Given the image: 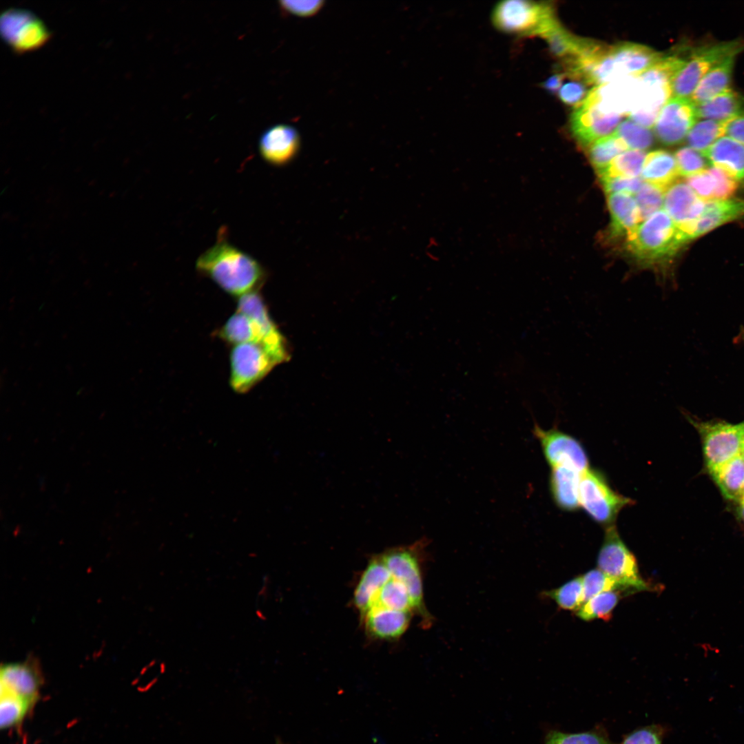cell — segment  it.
<instances>
[{
	"instance_id": "22",
	"label": "cell",
	"mask_w": 744,
	"mask_h": 744,
	"mask_svg": "<svg viewBox=\"0 0 744 744\" xmlns=\"http://www.w3.org/2000/svg\"><path fill=\"white\" fill-rule=\"evenodd\" d=\"M391 575L381 555L372 557L362 572L353 593V604L362 617L373 606Z\"/></svg>"
},
{
	"instance_id": "7",
	"label": "cell",
	"mask_w": 744,
	"mask_h": 744,
	"mask_svg": "<svg viewBox=\"0 0 744 744\" xmlns=\"http://www.w3.org/2000/svg\"><path fill=\"white\" fill-rule=\"evenodd\" d=\"M597 566L630 594L650 589L640 575L634 555L620 537L615 526L606 528Z\"/></svg>"
},
{
	"instance_id": "48",
	"label": "cell",
	"mask_w": 744,
	"mask_h": 744,
	"mask_svg": "<svg viewBox=\"0 0 744 744\" xmlns=\"http://www.w3.org/2000/svg\"><path fill=\"white\" fill-rule=\"evenodd\" d=\"M725 135L744 145V114L725 123Z\"/></svg>"
},
{
	"instance_id": "53",
	"label": "cell",
	"mask_w": 744,
	"mask_h": 744,
	"mask_svg": "<svg viewBox=\"0 0 744 744\" xmlns=\"http://www.w3.org/2000/svg\"><path fill=\"white\" fill-rule=\"evenodd\" d=\"M276 744H282V743L281 742H280V741H277Z\"/></svg>"
},
{
	"instance_id": "17",
	"label": "cell",
	"mask_w": 744,
	"mask_h": 744,
	"mask_svg": "<svg viewBox=\"0 0 744 744\" xmlns=\"http://www.w3.org/2000/svg\"><path fill=\"white\" fill-rule=\"evenodd\" d=\"M706 202L683 182H676L665 192L663 208L687 242L693 225L702 214Z\"/></svg>"
},
{
	"instance_id": "21",
	"label": "cell",
	"mask_w": 744,
	"mask_h": 744,
	"mask_svg": "<svg viewBox=\"0 0 744 744\" xmlns=\"http://www.w3.org/2000/svg\"><path fill=\"white\" fill-rule=\"evenodd\" d=\"M685 183L705 202L730 198L738 189V181L723 170L707 167L704 171L688 177Z\"/></svg>"
},
{
	"instance_id": "9",
	"label": "cell",
	"mask_w": 744,
	"mask_h": 744,
	"mask_svg": "<svg viewBox=\"0 0 744 744\" xmlns=\"http://www.w3.org/2000/svg\"><path fill=\"white\" fill-rule=\"evenodd\" d=\"M278 364L265 348L257 343L231 346L229 379L231 389L243 394L262 380Z\"/></svg>"
},
{
	"instance_id": "26",
	"label": "cell",
	"mask_w": 744,
	"mask_h": 744,
	"mask_svg": "<svg viewBox=\"0 0 744 744\" xmlns=\"http://www.w3.org/2000/svg\"><path fill=\"white\" fill-rule=\"evenodd\" d=\"M641 176L644 182L666 191L680 176L674 155L663 149L650 152L645 158Z\"/></svg>"
},
{
	"instance_id": "37",
	"label": "cell",
	"mask_w": 744,
	"mask_h": 744,
	"mask_svg": "<svg viewBox=\"0 0 744 744\" xmlns=\"http://www.w3.org/2000/svg\"><path fill=\"white\" fill-rule=\"evenodd\" d=\"M620 592L608 591L592 597L577 610V617L586 621L597 619L609 620L620 599Z\"/></svg>"
},
{
	"instance_id": "8",
	"label": "cell",
	"mask_w": 744,
	"mask_h": 744,
	"mask_svg": "<svg viewBox=\"0 0 744 744\" xmlns=\"http://www.w3.org/2000/svg\"><path fill=\"white\" fill-rule=\"evenodd\" d=\"M743 49V43L732 40L694 50L672 81L674 96L690 98L699 81L709 70L727 57L738 55Z\"/></svg>"
},
{
	"instance_id": "25",
	"label": "cell",
	"mask_w": 744,
	"mask_h": 744,
	"mask_svg": "<svg viewBox=\"0 0 744 744\" xmlns=\"http://www.w3.org/2000/svg\"><path fill=\"white\" fill-rule=\"evenodd\" d=\"M703 156L713 167L723 170L736 181L744 180V145L736 141L723 136Z\"/></svg>"
},
{
	"instance_id": "45",
	"label": "cell",
	"mask_w": 744,
	"mask_h": 744,
	"mask_svg": "<svg viewBox=\"0 0 744 744\" xmlns=\"http://www.w3.org/2000/svg\"><path fill=\"white\" fill-rule=\"evenodd\" d=\"M601 181L608 195L614 193H626L633 195L638 192L643 183L640 177L624 176L601 178Z\"/></svg>"
},
{
	"instance_id": "14",
	"label": "cell",
	"mask_w": 744,
	"mask_h": 744,
	"mask_svg": "<svg viewBox=\"0 0 744 744\" xmlns=\"http://www.w3.org/2000/svg\"><path fill=\"white\" fill-rule=\"evenodd\" d=\"M43 679L28 661L6 663L0 670V699H10L32 708L40 695Z\"/></svg>"
},
{
	"instance_id": "32",
	"label": "cell",
	"mask_w": 744,
	"mask_h": 744,
	"mask_svg": "<svg viewBox=\"0 0 744 744\" xmlns=\"http://www.w3.org/2000/svg\"><path fill=\"white\" fill-rule=\"evenodd\" d=\"M552 55L563 61L575 58L588 45L590 39L579 38L570 33L559 24L544 38Z\"/></svg>"
},
{
	"instance_id": "49",
	"label": "cell",
	"mask_w": 744,
	"mask_h": 744,
	"mask_svg": "<svg viewBox=\"0 0 744 744\" xmlns=\"http://www.w3.org/2000/svg\"><path fill=\"white\" fill-rule=\"evenodd\" d=\"M565 73H557L550 76L544 83L543 87L550 93H555L560 89Z\"/></svg>"
},
{
	"instance_id": "28",
	"label": "cell",
	"mask_w": 744,
	"mask_h": 744,
	"mask_svg": "<svg viewBox=\"0 0 744 744\" xmlns=\"http://www.w3.org/2000/svg\"><path fill=\"white\" fill-rule=\"evenodd\" d=\"M736 54L731 55L714 66L701 79L690 99L696 104L703 103L730 89Z\"/></svg>"
},
{
	"instance_id": "29",
	"label": "cell",
	"mask_w": 744,
	"mask_h": 744,
	"mask_svg": "<svg viewBox=\"0 0 744 744\" xmlns=\"http://www.w3.org/2000/svg\"><path fill=\"white\" fill-rule=\"evenodd\" d=\"M696 105L701 119L725 123L744 114V99L731 88Z\"/></svg>"
},
{
	"instance_id": "30",
	"label": "cell",
	"mask_w": 744,
	"mask_h": 744,
	"mask_svg": "<svg viewBox=\"0 0 744 744\" xmlns=\"http://www.w3.org/2000/svg\"><path fill=\"white\" fill-rule=\"evenodd\" d=\"M217 335L231 346L243 343L262 345L258 325L250 317L238 311L229 316L218 331Z\"/></svg>"
},
{
	"instance_id": "38",
	"label": "cell",
	"mask_w": 744,
	"mask_h": 744,
	"mask_svg": "<svg viewBox=\"0 0 744 744\" xmlns=\"http://www.w3.org/2000/svg\"><path fill=\"white\" fill-rule=\"evenodd\" d=\"M645 156L644 151L628 149L614 158L608 167L598 175L600 178L614 176L639 177L641 174Z\"/></svg>"
},
{
	"instance_id": "39",
	"label": "cell",
	"mask_w": 744,
	"mask_h": 744,
	"mask_svg": "<svg viewBox=\"0 0 744 744\" xmlns=\"http://www.w3.org/2000/svg\"><path fill=\"white\" fill-rule=\"evenodd\" d=\"M542 596L554 601L568 610H578L585 603L582 577H575L561 586L542 592Z\"/></svg>"
},
{
	"instance_id": "47",
	"label": "cell",
	"mask_w": 744,
	"mask_h": 744,
	"mask_svg": "<svg viewBox=\"0 0 744 744\" xmlns=\"http://www.w3.org/2000/svg\"><path fill=\"white\" fill-rule=\"evenodd\" d=\"M280 3L286 11L304 17L315 14L322 6L321 1H283Z\"/></svg>"
},
{
	"instance_id": "20",
	"label": "cell",
	"mask_w": 744,
	"mask_h": 744,
	"mask_svg": "<svg viewBox=\"0 0 744 744\" xmlns=\"http://www.w3.org/2000/svg\"><path fill=\"white\" fill-rule=\"evenodd\" d=\"M413 613L382 607L369 609L362 617L366 632L377 639L395 640L406 631Z\"/></svg>"
},
{
	"instance_id": "24",
	"label": "cell",
	"mask_w": 744,
	"mask_h": 744,
	"mask_svg": "<svg viewBox=\"0 0 744 744\" xmlns=\"http://www.w3.org/2000/svg\"><path fill=\"white\" fill-rule=\"evenodd\" d=\"M581 474L569 466L550 468V491L554 502L561 510L572 512L580 506L579 490Z\"/></svg>"
},
{
	"instance_id": "1",
	"label": "cell",
	"mask_w": 744,
	"mask_h": 744,
	"mask_svg": "<svg viewBox=\"0 0 744 744\" xmlns=\"http://www.w3.org/2000/svg\"><path fill=\"white\" fill-rule=\"evenodd\" d=\"M226 231L220 228L216 242L198 256L196 271L236 298L260 291L267 271L251 255L229 242Z\"/></svg>"
},
{
	"instance_id": "36",
	"label": "cell",
	"mask_w": 744,
	"mask_h": 744,
	"mask_svg": "<svg viewBox=\"0 0 744 744\" xmlns=\"http://www.w3.org/2000/svg\"><path fill=\"white\" fill-rule=\"evenodd\" d=\"M545 744H614L603 725L592 730L576 732H564L557 730L549 731L545 736Z\"/></svg>"
},
{
	"instance_id": "12",
	"label": "cell",
	"mask_w": 744,
	"mask_h": 744,
	"mask_svg": "<svg viewBox=\"0 0 744 744\" xmlns=\"http://www.w3.org/2000/svg\"><path fill=\"white\" fill-rule=\"evenodd\" d=\"M643 88L639 75L629 76L594 87L584 100L606 112L629 115L639 107Z\"/></svg>"
},
{
	"instance_id": "19",
	"label": "cell",
	"mask_w": 744,
	"mask_h": 744,
	"mask_svg": "<svg viewBox=\"0 0 744 744\" xmlns=\"http://www.w3.org/2000/svg\"><path fill=\"white\" fill-rule=\"evenodd\" d=\"M608 54L617 80L643 73L663 56L645 45L631 43L610 46Z\"/></svg>"
},
{
	"instance_id": "43",
	"label": "cell",
	"mask_w": 744,
	"mask_h": 744,
	"mask_svg": "<svg viewBox=\"0 0 744 744\" xmlns=\"http://www.w3.org/2000/svg\"><path fill=\"white\" fill-rule=\"evenodd\" d=\"M674 157L680 176L688 178L707 168L705 158L689 146L679 148L675 152Z\"/></svg>"
},
{
	"instance_id": "13",
	"label": "cell",
	"mask_w": 744,
	"mask_h": 744,
	"mask_svg": "<svg viewBox=\"0 0 744 744\" xmlns=\"http://www.w3.org/2000/svg\"><path fill=\"white\" fill-rule=\"evenodd\" d=\"M236 306V311L246 314L258 325L262 337V345L277 364L287 361L290 354L287 341L271 318L260 291L237 298Z\"/></svg>"
},
{
	"instance_id": "5",
	"label": "cell",
	"mask_w": 744,
	"mask_h": 744,
	"mask_svg": "<svg viewBox=\"0 0 744 744\" xmlns=\"http://www.w3.org/2000/svg\"><path fill=\"white\" fill-rule=\"evenodd\" d=\"M579 505L588 516L606 528L614 526L620 511L634 501L613 490L599 471L588 468L582 473Z\"/></svg>"
},
{
	"instance_id": "33",
	"label": "cell",
	"mask_w": 744,
	"mask_h": 744,
	"mask_svg": "<svg viewBox=\"0 0 744 744\" xmlns=\"http://www.w3.org/2000/svg\"><path fill=\"white\" fill-rule=\"evenodd\" d=\"M587 147L590 161L597 174L606 169L614 158L629 148L624 140L614 133L597 140Z\"/></svg>"
},
{
	"instance_id": "34",
	"label": "cell",
	"mask_w": 744,
	"mask_h": 744,
	"mask_svg": "<svg viewBox=\"0 0 744 744\" xmlns=\"http://www.w3.org/2000/svg\"><path fill=\"white\" fill-rule=\"evenodd\" d=\"M376 607L415 614L413 602L406 588L392 576L382 586L370 609Z\"/></svg>"
},
{
	"instance_id": "51",
	"label": "cell",
	"mask_w": 744,
	"mask_h": 744,
	"mask_svg": "<svg viewBox=\"0 0 744 744\" xmlns=\"http://www.w3.org/2000/svg\"><path fill=\"white\" fill-rule=\"evenodd\" d=\"M741 336L742 340H743V342L744 343V328H743V327L741 329Z\"/></svg>"
},
{
	"instance_id": "10",
	"label": "cell",
	"mask_w": 744,
	"mask_h": 744,
	"mask_svg": "<svg viewBox=\"0 0 744 744\" xmlns=\"http://www.w3.org/2000/svg\"><path fill=\"white\" fill-rule=\"evenodd\" d=\"M0 31L6 44L16 52L37 50L50 38L45 23L32 12L10 8L2 13Z\"/></svg>"
},
{
	"instance_id": "11",
	"label": "cell",
	"mask_w": 744,
	"mask_h": 744,
	"mask_svg": "<svg viewBox=\"0 0 744 744\" xmlns=\"http://www.w3.org/2000/svg\"><path fill=\"white\" fill-rule=\"evenodd\" d=\"M533 433L550 468L566 466L581 473L589 468L587 453L574 437L557 428L545 430L537 423L534 424Z\"/></svg>"
},
{
	"instance_id": "15",
	"label": "cell",
	"mask_w": 744,
	"mask_h": 744,
	"mask_svg": "<svg viewBox=\"0 0 744 744\" xmlns=\"http://www.w3.org/2000/svg\"><path fill=\"white\" fill-rule=\"evenodd\" d=\"M696 105L688 97L673 96L661 109L654 124L657 139L667 145H676L687 137L697 121Z\"/></svg>"
},
{
	"instance_id": "6",
	"label": "cell",
	"mask_w": 744,
	"mask_h": 744,
	"mask_svg": "<svg viewBox=\"0 0 744 744\" xmlns=\"http://www.w3.org/2000/svg\"><path fill=\"white\" fill-rule=\"evenodd\" d=\"M685 417L701 435L710 473L741 454L744 446V420L731 424L716 420L700 421L689 414H685Z\"/></svg>"
},
{
	"instance_id": "16",
	"label": "cell",
	"mask_w": 744,
	"mask_h": 744,
	"mask_svg": "<svg viewBox=\"0 0 744 744\" xmlns=\"http://www.w3.org/2000/svg\"><path fill=\"white\" fill-rule=\"evenodd\" d=\"M621 117L619 114L606 112L596 104L583 100L575 107L571 115V130L579 143L588 147L614 132Z\"/></svg>"
},
{
	"instance_id": "23",
	"label": "cell",
	"mask_w": 744,
	"mask_h": 744,
	"mask_svg": "<svg viewBox=\"0 0 744 744\" xmlns=\"http://www.w3.org/2000/svg\"><path fill=\"white\" fill-rule=\"evenodd\" d=\"M744 216V198L707 202L700 218L688 234L690 241L727 223Z\"/></svg>"
},
{
	"instance_id": "2",
	"label": "cell",
	"mask_w": 744,
	"mask_h": 744,
	"mask_svg": "<svg viewBox=\"0 0 744 744\" xmlns=\"http://www.w3.org/2000/svg\"><path fill=\"white\" fill-rule=\"evenodd\" d=\"M687 242L672 218L661 209L627 234L626 246L637 260L651 265L672 257Z\"/></svg>"
},
{
	"instance_id": "3",
	"label": "cell",
	"mask_w": 744,
	"mask_h": 744,
	"mask_svg": "<svg viewBox=\"0 0 744 744\" xmlns=\"http://www.w3.org/2000/svg\"><path fill=\"white\" fill-rule=\"evenodd\" d=\"M428 544V539L423 537L411 544L391 548L380 554L391 576L406 588L424 629L431 628L435 621L424 599L422 568Z\"/></svg>"
},
{
	"instance_id": "50",
	"label": "cell",
	"mask_w": 744,
	"mask_h": 744,
	"mask_svg": "<svg viewBox=\"0 0 744 744\" xmlns=\"http://www.w3.org/2000/svg\"><path fill=\"white\" fill-rule=\"evenodd\" d=\"M738 502H739V504H740V505H739L740 513H741V517L743 518V520L744 521V496H743Z\"/></svg>"
},
{
	"instance_id": "18",
	"label": "cell",
	"mask_w": 744,
	"mask_h": 744,
	"mask_svg": "<svg viewBox=\"0 0 744 744\" xmlns=\"http://www.w3.org/2000/svg\"><path fill=\"white\" fill-rule=\"evenodd\" d=\"M297 130L288 125L279 124L265 130L258 143L259 153L268 164L280 167L290 163L300 148Z\"/></svg>"
},
{
	"instance_id": "31",
	"label": "cell",
	"mask_w": 744,
	"mask_h": 744,
	"mask_svg": "<svg viewBox=\"0 0 744 744\" xmlns=\"http://www.w3.org/2000/svg\"><path fill=\"white\" fill-rule=\"evenodd\" d=\"M710 473L727 499H741L744 488V457L741 454Z\"/></svg>"
},
{
	"instance_id": "42",
	"label": "cell",
	"mask_w": 744,
	"mask_h": 744,
	"mask_svg": "<svg viewBox=\"0 0 744 744\" xmlns=\"http://www.w3.org/2000/svg\"><path fill=\"white\" fill-rule=\"evenodd\" d=\"M665 192L656 185L643 183L635 194L641 222L663 207Z\"/></svg>"
},
{
	"instance_id": "41",
	"label": "cell",
	"mask_w": 744,
	"mask_h": 744,
	"mask_svg": "<svg viewBox=\"0 0 744 744\" xmlns=\"http://www.w3.org/2000/svg\"><path fill=\"white\" fill-rule=\"evenodd\" d=\"M585 602L601 592L619 590L630 594L615 580L599 569H592L581 576Z\"/></svg>"
},
{
	"instance_id": "4",
	"label": "cell",
	"mask_w": 744,
	"mask_h": 744,
	"mask_svg": "<svg viewBox=\"0 0 744 744\" xmlns=\"http://www.w3.org/2000/svg\"><path fill=\"white\" fill-rule=\"evenodd\" d=\"M491 16L493 24L498 30L519 36L544 38L560 23L553 6L546 2L500 1L495 6Z\"/></svg>"
},
{
	"instance_id": "46",
	"label": "cell",
	"mask_w": 744,
	"mask_h": 744,
	"mask_svg": "<svg viewBox=\"0 0 744 744\" xmlns=\"http://www.w3.org/2000/svg\"><path fill=\"white\" fill-rule=\"evenodd\" d=\"M586 89L579 82H570L562 85L559 90V97L567 105L577 107L586 99Z\"/></svg>"
},
{
	"instance_id": "52",
	"label": "cell",
	"mask_w": 744,
	"mask_h": 744,
	"mask_svg": "<svg viewBox=\"0 0 744 744\" xmlns=\"http://www.w3.org/2000/svg\"><path fill=\"white\" fill-rule=\"evenodd\" d=\"M741 455H743V457H744V446H743V449H742Z\"/></svg>"
},
{
	"instance_id": "27",
	"label": "cell",
	"mask_w": 744,
	"mask_h": 744,
	"mask_svg": "<svg viewBox=\"0 0 744 744\" xmlns=\"http://www.w3.org/2000/svg\"><path fill=\"white\" fill-rule=\"evenodd\" d=\"M607 200L611 215L612 236H627L641 223L639 209L632 195L626 193L610 194L608 195Z\"/></svg>"
},
{
	"instance_id": "44",
	"label": "cell",
	"mask_w": 744,
	"mask_h": 744,
	"mask_svg": "<svg viewBox=\"0 0 744 744\" xmlns=\"http://www.w3.org/2000/svg\"><path fill=\"white\" fill-rule=\"evenodd\" d=\"M668 732L666 726L653 723L625 734L619 744H662Z\"/></svg>"
},
{
	"instance_id": "40",
	"label": "cell",
	"mask_w": 744,
	"mask_h": 744,
	"mask_svg": "<svg viewBox=\"0 0 744 744\" xmlns=\"http://www.w3.org/2000/svg\"><path fill=\"white\" fill-rule=\"evenodd\" d=\"M614 133L623 139L631 149L643 151L653 143L652 132L648 128L630 120L619 123Z\"/></svg>"
},
{
	"instance_id": "54",
	"label": "cell",
	"mask_w": 744,
	"mask_h": 744,
	"mask_svg": "<svg viewBox=\"0 0 744 744\" xmlns=\"http://www.w3.org/2000/svg\"><path fill=\"white\" fill-rule=\"evenodd\" d=\"M743 496H744V488H743ZM743 496H742V497H743Z\"/></svg>"
},
{
	"instance_id": "35",
	"label": "cell",
	"mask_w": 744,
	"mask_h": 744,
	"mask_svg": "<svg viewBox=\"0 0 744 744\" xmlns=\"http://www.w3.org/2000/svg\"><path fill=\"white\" fill-rule=\"evenodd\" d=\"M725 136V123L710 119L697 121L686 138L689 147L702 155L719 138Z\"/></svg>"
}]
</instances>
